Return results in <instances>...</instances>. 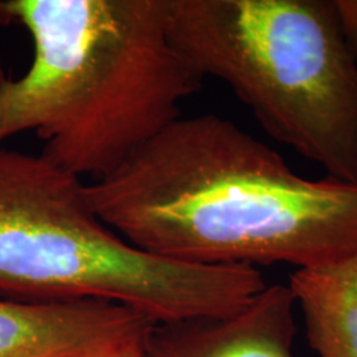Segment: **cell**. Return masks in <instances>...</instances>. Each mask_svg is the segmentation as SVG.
<instances>
[{
    "label": "cell",
    "mask_w": 357,
    "mask_h": 357,
    "mask_svg": "<svg viewBox=\"0 0 357 357\" xmlns=\"http://www.w3.org/2000/svg\"><path fill=\"white\" fill-rule=\"evenodd\" d=\"M86 193L122 238L178 262L306 268L357 253V185L296 175L218 115L180 116Z\"/></svg>",
    "instance_id": "cell-1"
},
{
    "label": "cell",
    "mask_w": 357,
    "mask_h": 357,
    "mask_svg": "<svg viewBox=\"0 0 357 357\" xmlns=\"http://www.w3.org/2000/svg\"><path fill=\"white\" fill-rule=\"evenodd\" d=\"M29 33L26 73L0 70V147L23 132L77 178H105L178 119L202 78L168 33L167 0H0Z\"/></svg>",
    "instance_id": "cell-2"
},
{
    "label": "cell",
    "mask_w": 357,
    "mask_h": 357,
    "mask_svg": "<svg viewBox=\"0 0 357 357\" xmlns=\"http://www.w3.org/2000/svg\"><path fill=\"white\" fill-rule=\"evenodd\" d=\"M265 287L250 265L143 252L98 217L81 178L41 153L0 147V298L103 301L172 324L227 318Z\"/></svg>",
    "instance_id": "cell-3"
},
{
    "label": "cell",
    "mask_w": 357,
    "mask_h": 357,
    "mask_svg": "<svg viewBox=\"0 0 357 357\" xmlns=\"http://www.w3.org/2000/svg\"><path fill=\"white\" fill-rule=\"evenodd\" d=\"M168 33L270 138L357 185V57L336 0H167Z\"/></svg>",
    "instance_id": "cell-4"
},
{
    "label": "cell",
    "mask_w": 357,
    "mask_h": 357,
    "mask_svg": "<svg viewBox=\"0 0 357 357\" xmlns=\"http://www.w3.org/2000/svg\"><path fill=\"white\" fill-rule=\"evenodd\" d=\"M153 320L103 301L0 298V357H114L146 349Z\"/></svg>",
    "instance_id": "cell-5"
},
{
    "label": "cell",
    "mask_w": 357,
    "mask_h": 357,
    "mask_svg": "<svg viewBox=\"0 0 357 357\" xmlns=\"http://www.w3.org/2000/svg\"><path fill=\"white\" fill-rule=\"evenodd\" d=\"M295 306L289 284L266 286L227 318L155 324L146 357H295Z\"/></svg>",
    "instance_id": "cell-6"
},
{
    "label": "cell",
    "mask_w": 357,
    "mask_h": 357,
    "mask_svg": "<svg viewBox=\"0 0 357 357\" xmlns=\"http://www.w3.org/2000/svg\"><path fill=\"white\" fill-rule=\"evenodd\" d=\"M289 287L319 357H357V253L330 265L296 268Z\"/></svg>",
    "instance_id": "cell-7"
},
{
    "label": "cell",
    "mask_w": 357,
    "mask_h": 357,
    "mask_svg": "<svg viewBox=\"0 0 357 357\" xmlns=\"http://www.w3.org/2000/svg\"><path fill=\"white\" fill-rule=\"evenodd\" d=\"M345 38L357 57V0H336Z\"/></svg>",
    "instance_id": "cell-8"
},
{
    "label": "cell",
    "mask_w": 357,
    "mask_h": 357,
    "mask_svg": "<svg viewBox=\"0 0 357 357\" xmlns=\"http://www.w3.org/2000/svg\"><path fill=\"white\" fill-rule=\"evenodd\" d=\"M114 357H146V351H142V352H134V354H128V355H121V356Z\"/></svg>",
    "instance_id": "cell-9"
}]
</instances>
